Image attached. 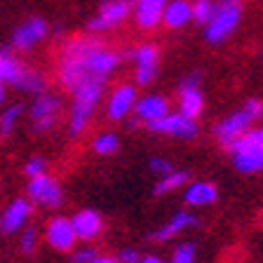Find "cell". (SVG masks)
Here are the masks:
<instances>
[{"label": "cell", "mask_w": 263, "mask_h": 263, "mask_svg": "<svg viewBox=\"0 0 263 263\" xmlns=\"http://www.w3.org/2000/svg\"><path fill=\"white\" fill-rule=\"evenodd\" d=\"M122 54L106 47L94 35L73 38L61 47L59 54V82L66 92H78L89 82H108V78L118 71Z\"/></svg>", "instance_id": "cell-1"}, {"label": "cell", "mask_w": 263, "mask_h": 263, "mask_svg": "<svg viewBox=\"0 0 263 263\" xmlns=\"http://www.w3.org/2000/svg\"><path fill=\"white\" fill-rule=\"evenodd\" d=\"M106 94V82H89L78 92H73V106H71V137H80L92 122L99 104Z\"/></svg>", "instance_id": "cell-2"}, {"label": "cell", "mask_w": 263, "mask_h": 263, "mask_svg": "<svg viewBox=\"0 0 263 263\" xmlns=\"http://www.w3.org/2000/svg\"><path fill=\"white\" fill-rule=\"evenodd\" d=\"M245 5L242 0H219L214 7V14L207 24V40L212 45H221L237 31L242 22Z\"/></svg>", "instance_id": "cell-3"}, {"label": "cell", "mask_w": 263, "mask_h": 263, "mask_svg": "<svg viewBox=\"0 0 263 263\" xmlns=\"http://www.w3.org/2000/svg\"><path fill=\"white\" fill-rule=\"evenodd\" d=\"M64 110V99L59 94L52 92H40L35 94V101L31 106V125L35 134H45V132L54 129L59 122V115Z\"/></svg>", "instance_id": "cell-4"}, {"label": "cell", "mask_w": 263, "mask_h": 263, "mask_svg": "<svg viewBox=\"0 0 263 263\" xmlns=\"http://www.w3.org/2000/svg\"><path fill=\"white\" fill-rule=\"evenodd\" d=\"M132 10H134L132 0H106V3H101L97 14L89 19L87 31L94 33V35L115 31L120 24H125L132 16Z\"/></svg>", "instance_id": "cell-5"}, {"label": "cell", "mask_w": 263, "mask_h": 263, "mask_svg": "<svg viewBox=\"0 0 263 263\" xmlns=\"http://www.w3.org/2000/svg\"><path fill=\"white\" fill-rule=\"evenodd\" d=\"M28 200L33 204H40V207L47 209H59L64 204V191H61L59 181L52 179L49 174H40L33 176L28 181Z\"/></svg>", "instance_id": "cell-6"}, {"label": "cell", "mask_w": 263, "mask_h": 263, "mask_svg": "<svg viewBox=\"0 0 263 263\" xmlns=\"http://www.w3.org/2000/svg\"><path fill=\"white\" fill-rule=\"evenodd\" d=\"M146 127L151 132H155V134H164V137H174V139H195L197 132H200L197 122L183 113H167L160 120L148 122Z\"/></svg>", "instance_id": "cell-7"}, {"label": "cell", "mask_w": 263, "mask_h": 263, "mask_svg": "<svg viewBox=\"0 0 263 263\" xmlns=\"http://www.w3.org/2000/svg\"><path fill=\"white\" fill-rule=\"evenodd\" d=\"M47 35H49V24L45 22L43 16H31L22 26H16V31L12 33V49H16V52H31Z\"/></svg>", "instance_id": "cell-8"}, {"label": "cell", "mask_w": 263, "mask_h": 263, "mask_svg": "<svg viewBox=\"0 0 263 263\" xmlns=\"http://www.w3.org/2000/svg\"><path fill=\"white\" fill-rule=\"evenodd\" d=\"M134 66H137V85L146 87L158 78L160 73V52L155 45H141L134 49Z\"/></svg>", "instance_id": "cell-9"}, {"label": "cell", "mask_w": 263, "mask_h": 263, "mask_svg": "<svg viewBox=\"0 0 263 263\" xmlns=\"http://www.w3.org/2000/svg\"><path fill=\"white\" fill-rule=\"evenodd\" d=\"M204 110V94L200 89V76H188L179 89V113L197 120Z\"/></svg>", "instance_id": "cell-10"}, {"label": "cell", "mask_w": 263, "mask_h": 263, "mask_svg": "<svg viewBox=\"0 0 263 263\" xmlns=\"http://www.w3.org/2000/svg\"><path fill=\"white\" fill-rule=\"evenodd\" d=\"M45 237H47L49 247L57 249V252H73V247L78 242L71 219H66V216H54L49 221L47 230H45Z\"/></svg>", "instance_id": "cell-11"}, {"label": "cell", "mask_w": 263, "mask_h": 263, "mask_svg": "<svg viewBox=\"0 0 263 263\" xmlns=\"http://www.w3.org/2000/svg\"><path fill=\"white\" fill-rule=\"evenodd\" d=\"M252 122L254 120L245 113V110L230 113L226 120H221L219 125H216V139H219L226 148H230L237 139L242 137V134H247V132L252 129Z\"/></svg>", "instance_id": "cell-12"}, {"label": "cell", "mask_w": 263, "mask_h": 263, "mask_svg": "<svg viewBox=\"0 0 263 263\" xmlns=\"http://www.w3.org/2000/svg\"><path fill=\"white\" fill-rule=\"evenodd\" d=\"M137 104V87L134 85H118L108 97V118L110 120H127Z\"/></svg>", "instance_id": "cell-13"}, {"label": "cell", "mask_w": 263, "mask_h": 263, "mask_svg": "<svg viewBox=\"0 0 263 263\" xmlns=\"http://www.w3.org/2000/svg\"><path fill=\"white\" fill-rule=\"evenodd\" d=\"M31 214H33L31 200H24V197L14 200V202L3 212V216H0V233L12 235V233H16V230H22L24 226H26V221L31 219Z\"/></svg>", "instance_id": "cell-14"}, {"label": "cell", "mask_w": 263, "mask_h": 263, "mask_svg": "<svg viewBox=\"0 0 263 263\" xmlns=\"http://www.w3.org/2000/svg\"><path fill=\"white\" fill-rule=\"evenodd\" d=\"M132 113H137L134 118H137L141 125H148V122L160 120L162 115L170 113V101L164 97H160V94H148V97L137 99Z\"/></svg>", "instance_id": "cell-15"}, {"label": "cell", "mask_w": 263, "mask_h": 263, "mask_svg": "<svg viewBox=\"0 0 263 263\" xmlns=\"http://www.w3.org/2000/svg\"><path fill=\"white\" fill-rule=\"evenodd\" d=\"M71 223H73V230H76L78 240H85V242H92L94 237H99L101 230H104V219H101V214L94 212V209H82V212H78L71 219Z\"/></svg>", "instance_id": "cell-16"}, {"label": "cell", "mask_w": 263, "mask_h": 263, "mask_svg": "<svg viewBox=\"0 0 263 263\" xmlns=\"http://www.w3.org/2000/svg\"><path fill=\"white\" fill-rule=\"evenodd\" d=\"M167 3H170V0H137L132 14H134L137 24L143 31H153V28L162 22V12H164Z\"/></svg>", "instance_id": "cell-17"}, {"label": "cell", "mask_w": 263, "mask_h": 263, "mask_svg": "<svg viewBox=\"0 0 263 263\" xmlns=\"http://www.w3.org/2000/svg\"><path fill=\"white\" fill-rule=\"evenodd\" d=\"M193 22V3L191 0H170L164 5L162 22L167 28H183Z\"/></svg>", "instance_id": "cell-18"}, {"label": "cell", "mask_w": 263, "mask_h": 263, "mask_svg": "<svg viewBox=\"0 0 263 263\" xmlns=\"http://www.w3.org/2000/svg\"><path fill=\"white\" fill-rule=\"evenodd\" d=\"M195 223H197L195 214H191V212H176L174 216H172V219L162 226V228L155 230L151 240H153V242H170L172 237H176L179 233H183L186 228H193Z\"/></svg>", "instance_id": "cell-19"}, {"label": "cell", "mask_w": 263, "mask_h": 263, "mask_svg": "<svg viewBox=\"0 0 263 263\" xmlns=\"http://www.w3.org/2000/svg\"><path fill=\"white\" fill-rule=\"evenodd\" d=\"M219 200V191L214 183L209 181H197V183H191L186 191V202L191 207H207V204H214Z\"/></svg>", "instance_id": "cell-20"}, {"label": "cell", "mask_w": 263, "mask_h": 263, "mask_svg": "<svg viewBox=\"0 0 263 263\" xmlns=\"http://www.w3.org/2000/svg\"><path fill=\"white\" fill-rule=\"evenodd\" d=\"M24 68H26V64H22L16 59L12 54V49H0V82L3 85H12L14 87L16 80L22 78Z\"/></svg>", "instance_id": "cell-21"}, {"label": "cell", "mask_w": 263, "mask_h": 263, "mask_svg": "<svg viewBox=\"0 0 263 263\" xmlns=\"http://www.w3.org/2000/svg\"><path fill=\"white\" fill-rule=\"evenodd\" d=\"M14 87L19 89V92H26V94H40L47 89V80H45L43 73H38L35 68H28L26 66Z\"/></svg>", "instance_id": "cell-22"}, {"label": "cell", "mask_w": 263, "mask_h": 263, "mask_svg": "<svg viewBox=\"0 0 263 263\" xmlns=\"http://www.w3.org/2000/svg\"><path fill=\"white\" fill-rule=\"evenodd\" d=\"M188 183V172H170V174H164L162 179L155 183V195H167V193L172 191H179V188H183Z\"/></svg>", "instance_id": "cell-23"}, {"label": "cell", "mask_w": 263, "mask_h": 263, "mask_svg": "<svg viewBox=\"0 0 263 263\" xmlns=\"http://www.w3.org/2000/svg\"><path fill=\"white\" fill-rule=\"evenodd\" d=\"M24 115V106L22 104H12L7 106L3 113H0V137L7 139L14 132L16 122H19V118Z\"/></svg>", "instance_id": "cell-24"}, {"label": "cell", "mask_w": 263, "mask_h": 263, "mask_svg": "<svg viewBox=\"0 0 263 263\" xmlns=\"http://www.w3.org/2000/svg\"><path fill=\"white\" fill-rule=\"evenodd\" d=\"M94 153L97 155H113L120 151V139H118V134H113V132H104V134H99L97 139H94Z\"/></svg>", "instance_id": "cell-25"}, {"label": "cell", "mask_w": 263, "mask_h": 263, "mask_svg": "<svg viewBox=\"0 0 263 263\" xmlns=\"http://www.w3.org/2000/svg\"><path fill=\"white\" fill-rule=\"evenodd\" d=\"M214 7H216L214 0H195V3H193V19H195L197 24H204V26H207L214 14Z\"/></svg>", "instance_id": "cell-26"}, {"label": "cell", "mask_w": 263, "mask_h": 263, "mask_svg": "<svg viewBox=\"0 0 263 263\" xmlns=\"http://www.w3.org/2000/svg\"><path fill=\"white\" fill-rule=\"evenodd\" d=\"M195 256H197V247L193 242H183L181 247H176L172 263H195Z\"/></svg>", "instance_id": "cell-27"}, {"label": "cell", "mask_w": 263, "mask_h": 263, "mask_svg": "<svg viewBox=\"0 0 263 263\" xmlns=\"http://www.w3.org/2000/svg\"><path fill=\"white\" fill-rule=\"evenodd\" d=\"M19 245H22V252L24 254H33V252H35V247H38V230H35V228H24Z\"/></svg>", "instance_id": "cell-28"}, {"label": "cell", "mask_w": 263, "mask_h": 263, "mask_svg": "<svg viewBox=\"0 0 263 263\" xmlns=\"http://www.w3.org/2000/svg\"><path fill=\"white\" fill-rule=\"evenodd\" d=\"M47 172V162H45L43 158H31L26 164H24V174H28L33 179V176H40Z\"/></svg>", "instance_id": "cell-29"}, {"label": "cell", "mask_w": 263, "mask_h": 263, "mask_svg": "<svg viewBox=\"0 0 263 263\" xmlns=\"http://www.w3.org/2000/svg\"><path fill=\"white\" fill-rule=\"evenodd\" d=\"M242 110H245V113L249 115L252 120H258V118L263 115V101H261V99H249Z\"/></svg>", "instance_id": "cell-30"}, {"label": "cell", "mask_w": 263, "mask_h": 263, "mask_svg": "<svg viewBox=\"0 0 263 263\" xmlns=\"http://www.w3.org/2000/svg\"><path fill=\"white\" fill-rule=\"evenodd\" d=\"M151 170H153L155 174L164 176V174H170V172H174V164H172L170 160H164V158H153L151 160Z\"/></svg>", "instance_id": "cell-31"}, {"label": "cell", "mask_w": 263, "mask_h": 263, "mask_svg": "<svg viewBox=\"0 0 263 263\" xmlns=\"http://www.w3.org/2000/svg\"><path fill=\"white\" fill-rule=\"evenodd\" d=\"M94 256H97V252H94L92 247H85V249L73 252V263H89Z\"/></svg>", "instance_id": "cell-32"}, {"label": "cell", "mask_w": 263, "mask_h": 263, "mask_svg": "<svg viewBox=\"0 0 263 263\" xmlns=\"http://www.w3.org/2000/svg\"><path fill=\"white\" fill-rule=\"evenodd\" d=\"M139 261H141V254L137 249H122L118 254V263H139Z\"/></svg>", "instance_id": "cell-33"}, {"label": "cell", "mask_w": 263, "mask_h": 263, "mask_svg": "<svg viewBox=\"0 0 263 263\" xmlns=\"http://www.w3.org/2000/svg\"><path fill=\"white\" fill-rule=\"evenodd\" d=\"M89 263H118V258H110V256H99V254H97V256H94Z\"/></svg>", "instance_id": "cell-34"}, {"label": "cell", "mask_w": 263, "mask_h": 263, "mask_svg": "<svg viewBox=\"0 0 263 263\" xmlns=\"http://www.w3.org/2000/svg\"><path fill=\"white\" fill-rule=\"evenodd\" d=\"M139 263H164V261L162 258H158V256H143Z\"/></svg>", "instance_id": "cell-35"}, {"label": "cell", "mask_w": 263, "mask_h": 263, "mask_svg": "<svg viewBox=\"0 0 263 263\" xmlns=\"http://www.w3.org/2000/svg\"><path fill=\"white\" fill-rule=\"evenodd\" d=\"M5 87H7V85H3V82H0V106L5 104Z\"/></svg>", "instance_id": "cell-36"}]
</instances>
